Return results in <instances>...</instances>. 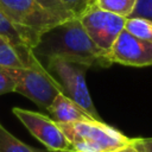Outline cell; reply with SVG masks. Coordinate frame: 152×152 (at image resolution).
I'll return each instance as SVG.
<instances>
[{
	"instance_id": "6da1fadb",
	"label": "cell",
	"mask_w": 152,
	"mask_h": 152,
	"mask_svg": "<svg viewBox=\"0 0 152 152\" xmlns=\"http://www.w3.org/2000/svg\"><path fill=\"white\" fill-rule=\"evenodd\" d=\"M34 56L48 59L61 58L90 66H109L107 52L100 49L87 34L78 18L57 24L40 34L33 48Z\"/></svg>"
},
{
	"instance_id": "7a4b0ae2",
	"label": "cell",
	"mask_w": 152,
	"mask_h": 152,
	"mask_svg": "<svg viewBox=\"0 0 152 152\" xmlns=\"http://www.w3.org/2000/svg\"><path fill=\"white\" fill-rule=\"evenodd\" d=\"M57 125L72 150L77 152H116L133 140L103 121L91 120Z\"/></svg>"
},
{
	"instance_id": "3957f363",
	"label": "cell",
	"mask_w": 152,
	"mask_h": 152,
	"mask_svg": "<svg viewBox=\"0 0 152 152\" xmlns=\"http://www.w3.org/2000/svg\"><path fill=\"white\" fill-rule=\"evenodd\" d=\"M48 61L49 70L55 75L53 78L62 87V93L83 108L94 120L102 121L93 103L86 83V72L89 66L61 58H52Z\"/></svg>"
},
{
	"instance_id": "277c9868",
	"label": "cell",
	"mask_w": 152,
	"mask_h": 152,
	"mask_svg": "<svg viewBox=\"0 0 152 152\" xmlns=\"http://www.w3.org/2000/svg\"><path fill=\"white\" fill-rule=\"evenodd\" d=\"M4 69L15 82L14 91L30 99L38 107L45 110H48L57 95L63 94L62 87L46 69Z\"/></svg>"
},
{
	"instance_id": "5b68a950",
	"label": "cell",
	"mask_w": 152,
	"mask_h": 152,
	"mask_svg": "<svg viewBox=\"0 0 152 152\" xmlns=\"http://www.w3.org/2000/svg\"><path fill=\"white\" fill-rule=\"evenodd\" d=\"M126 19L125 17L103 11L94 4L78 17L90 39L106 52L109 51L118 36L125 28Z\"/></svg>"
},
{
	"instance_id": "8992f818",
	"label": "cell",
	"mask_w": 152,
	"mask_h": 152,
	"mask_svg": "<svg viewBox=\"0 0 152 152\" xmlns=\"http://www.w3.org/2000/svg\"><path fill=\"white\" fill-rule=\"evenodd\" d=\"M0 10L18 26L39 34L62 23L36 0H0Z\"/></svg>"
},
{
	"instance_id": "52a82bcc",
	"label": "cell",
	"mask_w": 152,
	"mask_h": 152,
	"mask_svg": "<svg viewBox=\"0 0 152 152\" xmlns=\"http://www.w3.org/2000/svg\"><path fill=\"white\" fill-rule=\"evenodd\" d=\"M13 114L49 151L66 152L72 150L69 140L51 118L23 108H13Z\"/></svg>"
},
{
	"instance_id": "ba28073f",
	"label": "cell",
	"mask_w": 152,
	"mask_h": 152,
	"mask_svg": "<svg viewBox=\"0 0 152 152\" xmlns=\"http://www.w3.org/2000/svg\"><path fill=\"white\" fill-rule=\"evenodd\" d=\"M108 61L129 66L152 65V43L139 39L126 30L118 36L107 52Z\"/></svg>"
},
{
	"instance_id": "9c48e42d",
	"label": "cell",
	"mask_w": 152,
	"mask_h": 152,
	"mask_svg": "<svg viewBox=\"0 0 152 152\" xmlns=\"http://www.w3.org/2000/svg\"><path fill=\"white\" fill-rule=\"evenodd\" d=\"M0 36L4 37L17 51L25 68L44 70L45 68L33 53V48L37 45L40 34L18 26L0 10Z\"/></svg>"
},
{
	"instance_id": "30bf717a",
	"label": "cell",
	"mask_w": 152,
	"mask_h": 152,
	"mask_svg": "<svg viewBox=\"0 0 152 152\" xmlns=\"http://www.w3.org/2000/svg\"><path fill=\"white\" fill-rule=\"evenodd\" d=\"M50 118L56 124H71L94 120L83 108H81L76 102L66 97L64 94L56 96L53 102L48 108Z\"/></svg>"
},
{
	"instance_id": "8fae6325",
	"label": "cell",
	"mask_w": 152,
	"mask_h": 152,
	"mask_svg": "<svg viewBox=\"0 0 152 152\" xmlns=\"http://www.w3.org/2000/svg\"><path fill=\"white\" fill-rule=\"evenodd\" d=\"M0 152H43V151L24 144L14 135H12L0 124Z\"/></svg>"
},
{
	"instance_id": "7c38bea8",
	"label": "cell",
	"mask_w": 152,
	"mask_h": 152,
	"mask_svg": "<svg viewBox=\"0 0 152 152\" xmlns=\"http://www.w3.org/2000/svg\"><path fill=\"white\" fill-rule=\"evenodd\" d=\"M132 36L152 43V21L145 18H127L125 28Z\"/></svg>"
},
{
	"instance_id": "4fadbf2b",
	"label": "cell",
	"mask_w": 152,
	"mask_h": 152,
	"mask_svg": "<svg viewBox=\"0 0 152 152\" xmlns=\"http://www.w3.org/2000/svg\"><path fill=\"white\" fill-rule=\"evenodd\" d=\"M99 8L128 18L137 4V0H94L93 2Z\"/></svg>"
},
{
	"instance_id": "5bb4252c",
	"label": "cell",
	"mask_w": 152,
	"mask_h": 152,
	"mask_svg": "<svg viewBox=\"0 0 152 152\" xmlns=\"http://www.w3.org/2000/svg\"><path fill=\"white\" fill-rule=\"evenodd\" d=\"M0 68H10V69L25 68L24 63L21 62L14 48L1 36H0Z\"/></svg>"
},
{
	"instance_id": "9a60e30c",
	"label": "cell",
	"mask_w": 152,
	"mask_h": 152,
	"mask_svg": "<svg viewBox=\"0 0 152 152\" xmlns=\"http://www.w3.org/2000/svg\"><path fill=\"white\" fill-rule=\"evenodd\" d=\"M40 6H43L45 10H48L51 14L61 19L62 21L76 18L63 4L62 0H36Z\"/></svg>"
},
{
	"instance_id": "2e32d148",
	"label": "cell",
	"mask_w": 152,
	"mask_h": 152,
	"mask_svg": "<svg viewBox=\"0 0 152 152\" xmlns=\"http://www.w3.org/2000/svg\"><path fill=\"white\" fill-rule=\"evenodd\" d=\"M128 18H145L152 21V0H137L135 7Z\"/></svg>"
},
{
	"instance_id": "e0dca14e",
	"label": "cell",
	"mask_w": 152,
	"mask_h": 152,
	"mask_svg": "<svg viewBox=\"0 0 152 152\" xmlns=\"http://www.w3.org/2000/svg\"><path fill=\"white\" fill-rule=\"evenodd\" d=\"M63 4L66 6V8L76 17L78 18L90 5V0H62Z\"/></svg>"
},
{
	"instance_id": "ac0fdd59",
	"label": "cell",
	"mask_w": 152,
	"mask_h": 152,
	"mask_svg": "<svg viewBox=\"0 0 152 152\" xmlns=\"http://www.w3.org/2000/svg\"><path fill=\"white\" fill-rule=\"evenodd\" d=\"M15 82L13 78L5 71L4 68H0V95L14 91Z\"/></svg>"
},
{
	"instance_id": "d6986e66",
	"label": "cell",
	"mask_w": 152,
	"mask_h": 152,
	"mask_svg": "<svg viewBox=\"0 0 152 152\" xmlns=\"http://www.w3.org/2000/svg\"><path fill=\"white\" fill-rule=\"evenodd\" d=\"M133 144H134L141 152H152V138L133 139Z\"/></svg>"
},
{
	"instance_id": "ffe728a7",
	"label": "cell",
	"mask_w": 152,
	"mask_h": 152,
	"mask_svg": "<svg viewBox=\"0 0 152 152\" xmlns=\"http://www.w3.org/2000/svg\"><path fill=\"white\" fill-rule=\"evenodd\" d=\"M116 152H141V151L133 144V140H132V142L129 145H127L126 147H124V148H121V150H119Z\"/></svg>"
},
{
	"instance_id": "44dd1931",
	"label": "cell",
	"mask_w": 152,
	"mask_h": 152,
	"mask_svg": "<svg viewBox=\"0 0 152 152\" xmlns=\"http://www.w3.org/2000/svg\"><path fill=\"white\" fill-rule=\"evenodd\" d=\"M66 152H77V151H74V150H70V151H66Z\"/></svg>"
},
{
	"instance_id": "7402d4cb",
	"label": "cell",
	"mask_w": 152,
	"mask_h": 152,
	"mask_svg": "<svg viewBox=\"0 0 152 152\" xmlns=\"http://www.w3.org/2000/svg\"><path fill=\"white\" fill-rule=\"evenodd\" d=\"M90 2H91V4H93V2H94V0H90Z\"/></svg>"
}]
</instances>
